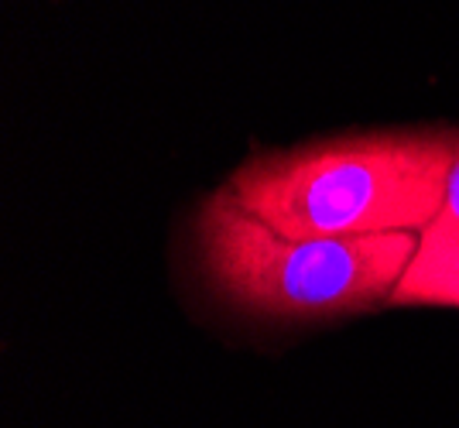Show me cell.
<instances>
[{
  "instance_id": "6da1fadb",
  "label": "cell",
  "mask_w": 459,
  "mask_h": 428,
  "mask_svg": "<svg viewBox=\"0 0 459 428\" xmlns=\"http://www.w3.org/2000/svg\"><path fill=\"white\" fill-rule=\"evenodd\" d=\"M456 131H367L250 155L227 193L281 236L421 234L446 206Z\"/></svg>"
},
{
  "instance_id": "7a4b0ae2",
  "label": "cell",
  "mask_w": 459,
  "mask_h": 428,
  "mask_svg": "<svg viewBox=\"0 0 459 428\" xmlns=\"http://www.w3.org/2000/svg\"><path fill=\"white\" fill-rule=\"evenodd\" d=\"M419 251V234L281 236L227 185L195 213L203 278L227 305L274 322H319L387 305Z\"/></svg>"
},
{
  "instance_id": "3957f363",
  "label": "cell",
  "mask_w": 459,
  "mask_h": 428,
  "mask_svg": "<svg viewBox=\"0 0 459 428\" xmlns=\"http://www.w3.org/2000/svg\"><path fill=\"white\" fill-rule=\"evenodd\" d=\"M387 305L459 309V223L436 219L419 234V251Z\"/></svg>"
},
{
  "instance_id": "277c9868",
  "label": "cell",
  "mask_w": 459,
  "mask_h": 428,
  "mask_svg": "<svg viewBox=\"0 0 459 428\" xmlns=\"http://www.w3.org/2000/svg\"><path fill=\"white\" fill-rule=\"evenodd\" d=\"M442 219L459 223V131H456V158H453V172H449V185H446V206H442Z\"/></svg>"
}]
</instances>
